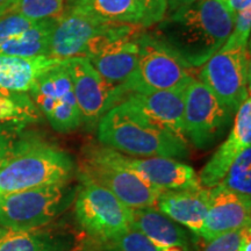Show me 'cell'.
<instances>
[{"instance_id": "cell-28", "label": "cell", "mask_w": 251, "mask_h": 251, "mask_svg": "<svg viewBox=\"0 0 251 251\" xmlns=\"http://www.w3.org/2000/svg\"><path fill=\"white\" fill-rule=\"evenodd\" d=\"M250 227L251 226H248L240 230L230 231L213 238L207 242L202 251H242L243 237Z\"/></svg>"}, {"instance_id": "cell-30", "label": "cell", "mask_w": 251, "mask_h": 251, "mask_svg": "<svg viewBox=\"0 0 251 251\" xmlns=\"http://www.w3.org/2000/svg\"><path fill=\"white\" fill-rule=\"evenodd\" d=\"M144 13V28L155 26L163 20L168 12L165 0H137Z\"/></svg>"}, {"instance_id": "cell-11", "label": "cell", "mask_w": 251, "mask_h": 251, "mask_svg": "<svg viewBox=\"0 0 251 251\" xmlns=\"http://www.w3.org/2000/svg\"><path fill=\"white\" fill-rule=\"evenodd\" d=\"M67 62L43 74L28 92L39 112L58 133H70L83 126Z\"/></svg>"}, {"instance_id": "cell-13", "label": "cell", "mask_w": 251, "mask_h": 251, "mask_svg": "<svg viewBox=\"0 0 251 251\" xmlns=\"http://www.w3.org/2000/svg\"><path fill=\"white\" fill-rule=\"evenodd\" d=\"M112 24H103L76 7L68 8L57 19L49 40L48 56L58 59L85 57L94 37Z\"/></svg>"}, {"instance_id": "cell-15", "label": "cell", "mask_w": 251, "mask_h": 251, "mask_svg": "<svg viewBox=\"0 0 251 251\" xmlns=\"http://www.w3.org/2000/svg\"><path fill=\"white\" fill-rule=\"evenodd\" d=\"M250 222L251 199L220 186L209 188L208 208L200 233L206 242L251 226Z\"/></svg>"}, {"instance_id": "cell-10", "label": "cell", "mask_w": 251, "mask_h": 251, "mask_svg": "<svg viewBox=\"0 0 251 251\" xmlns=\"http://www.w3.org/2000/svg\"><path fill=\"white\" fill-rule=\"evenodd\" d=\"M67 69L83 125L87 130H97L101 118L125 99L127 90L105 79L86 57L69 58Z\"/></svg>"}, {"instance_id": "cell-22", "label": "cell", "mask_w": 251, "mask_h": 251, "mask_svg": "<svg viewBox=\"0 0 251 251\" xmlns=\"http://www.w3.org/2000/svg\"><path fill=\"white\" fill-rule=\"evenodd\" d=\"M67 61L49 56L21 57L0 55V89L28 93L43 74Z\"/></svg>"}, {"instance_id": "cell-29", "label": "cell", "mask_w": 251, "mask_h": 251, "mask_svg": "<svg viewBox=\"0 0 251 251\" xmlns=\"http://www.w3.org/2000/svg\"><path fill=\"white\" fill-rule=\"evenodd\" d=\"M26 127L17 122H0V159L9 151Z\"/></svg>"}, {"instance_id": "cell-4", "label": "cell", "mask_w": 251, "mask_h": 251, "mask_svg": "<svg viewBox=\"0 0 251 251\" xmlns=\"http://www.w3.org/2000/svg\"><path fill=\"white\" fill-rule=\"evenodd\" d=\"M77 172L78 179L98 184L129 208L155 207L163 192L122 165L117 150L101 143L84 147Z\"/></svg>"}, {"instance_id": "cell-12", "label": "cell", "mask_w": 251, "mask_h": 251, "mask_svg": "<svg viewBox=\"0 0 251 251\" xmlns=\"http://www.w3.org/2000/svg\"><path fill=\"white\" fill-rule=\"evenodd\" d=\"M57 19L31 20L19 14L0 17V55L48 56L49 40Z\"/></svg>"}, {"instance_id": "cell-2", "label": "cell", "mask_w": 251, "mask_h": 251, "mask_svg": "<svg viewBox=\"0 0 251 251\" xmlns=\"http://www.w3.org/2000/svg\"><path fill=\"white\" fill-rule=\"evenodd\" d=\"M74 172L75 161L70 153L24 131L0 159V194L69 183Z\"/></svg>"}, {"instance_id": "cell-25", "label": "cell", "mask_w": 251, "mask_h": 251, "mask_svg": "<svg viewBox=\"0 0 251 251\" xmlns=\"http://www.w3.org/2000/svg\"><path fill=\"white\" fill-rule=\"evenodd\" d=\"M67 9L65 0H14L4 15L19 14L31 20H47L61 18Z\"/></svg>"}, {"instance_id": "cell-21", "label": "cell", "mask_w": 251, "mask_h": 251, "mask_svg": "<svg viewBox=\"0 0 251 251\" xmlns=\"http://www.w3.org/2000/svg\"><path fill=\"white\" fill-rule=\"evenodd\" d=\"M130 227L162 247L191 251L193 244L197 243L198 236L163 214L156 207L130 208Z\"/></svg>"}, {"instance_id": "cell-27", "label": "cell", "mask_w": 251, "mask_h": 251, "mask_svg": "<svg viewBox=\"0 0 251 251\" xmlns=\"http://www.w3.org/2000/svg\"><path fill=\"white\" fill-rule=\"evenodd\" d=\"M109 243L114 251H184L179 248L158 246L133 227L113 238Z\"/></svg>"}, {"instance_id": "cell-34", "label": "cell", "mask_w": 251, "mask_h": 251, "mask_svg": "<svg viewBox=\"0 0 251 251\" xmlns=\"http://www.w3.org/2000/svg\"><path fill=\"white\" fill-rule=\"evenodd\" d=\"M14 0H0V17H2L9 6Z\"/></svg>"}, {"instance_id": "cell-6", "label": "cell", "mask_w": 251, "mask_h": 251, "mask_svg": "<svg viewBox=\"0 0 251 251\" xmlns=\"http://www.w3.org/2000/svg\"><path fill=\"white\" fill-rule=\"evenodd\" d=\"M139 61L135 75L127 85L128 92L184 91L192 74L188 65L165 46L152 31L137 35Z\"/></svg>"}, {"instance_id": "cell-3", "label": "cell", "mask_w": 251, "mask_h": 251, "mask_svg": "<svg viewBox=\"0 0 251 251\" xmlns=\"http://www.w3.org/2000/svg\"><path fill=\"white\" fill-rule=\"evenodd\" d=\"M99 143L124 155L143 157L187 158L188 142L163 130L122 100L109 109L97 127Z\"/></svg>"}, {"instance_id": "cell-14", "label": "cell", "mask_w": 251, "mask_h": 251, "mask_svg": "<svg viewBox=\"0 0 251 251\" xmlns=\"http://www.w3.org/2000/svg\"><path fill=\"white\" fill-rule=\"evenodd\" d=\"M122 165L162 191H180L201 187L199 176L191 165L168 157H131L118 151Z\"/></svg>"}, {"instance_id": "cell-1", "label": "cell", "mask_w": 251, "mask_h": 251, "mask_svg": "<svg viewBox=\"0 0 251 251\" xmlns=\"http://www.w3.org/2000/svg\"><path fill=\"white\" fill-rule=\"evenodd\" d=\"M235 12L222 0H198L166 14L152 31L190 68H200L224 46Z\"/></svg>"}, {"instance_id": "cell-8", "label": "cell", "mask_w": 251, "mask_h": 251, "mask_svg": "<svg viewBox=\"0 0 251 251\" xmlns=\"http://www.w3.org/2000/svg\"><path fill=\"white\" fill-rule=\"evenodd\" d=\"M233 114L201 80L196 77L184 91V136L197 149H208L221 140Z\"/></svg>"}, {"instance_id": "cell-32", "label": "cell", "mask_w": 251, "mask_h": 251, "mask_svg": "<svg viewBox=\"0 0 251 251\" xmlns=\"http://www.w3.org/2000/svg\"><path fill=\"white\" fill-rule=\"evenodd\" d=\"M228 5L230 6L235 14H236L237 12L251 7V0H229Z\"/></svg>"}, {"instance_id": "cell-37", "label": "cell", "mask_w": 251, "mask_h": 251, "mask_svg": "<svg viewBox=\"0 0 251 251\" xmlns=\"http://www.w3.org/2000/svg\"><path fill=\"white\" fill-rule=\"evenodd\" d=\"M1 231H2V227H0V234H1Z\"/></svg>"}, {"instance_id": "cell-9", "label": "cell", "mask_w": 251, "mask_h": 251, "mask_svg": "<svg viewBox=\"0 0 251 251\" xmlns=\"http://www.w3.org/2000/svg\"><path fill=\"white\" fill-rule=\"evenodd\" d=\"M75 215L79 227L96 240L109 242L130 227V208L106 188L79 180Z\"/></svg>"}, {"instance_id": "cell-38", "label": "cell", "mask_w": 251, "mask_h": 251, "mask_svg": "<svg viewBox=\"0 0 251 251\" xmlns=\"http://www.w3.org/2000/svg\"><path fill=\"white\" fill-rule=\"evenodd\" d=\"M222 1H226V2H228V1H229V0H222Z\"/></svg>"}, {"instance_id": "cell-26", "label": "cell", "mask_w": 251, "mask_h": 251, "mask_svg": "<svg viewBox=\"0 0 251 251\" xmlns=\"http://www.w3.org/2000/svg\"><path fill=\"white\" fill-rule=\"evenodd\" d=\"M216 186L251 199V147L235 158L224 179Z\"/></svg>"}, {"instance_id": "cell-36", "label": "cell", "mask_w": 251, "mask_h": 251, "mask_svg": "<svg viewBox=\"0 0 251 251\" xmlns=\"http://www.w3.org/2000/svg\"><path fill=\"white\" fill-rule=\"evenodd\" d=\"M198 1V0H184V5H190V4H193V2Z\"/></svg>"}, {"instance_id": "cell-17", "label": "cell", "mask_w": 251, "mask_h": 251, "mask_svg": "<svg viewBox=\"0 0 251 251\" xmlns=\"http://www.w3.org/2000/svg\"><path fill=\"white\" fill-rule=\"evenodd\" d=\"M184 91L128 92L124 100L157 127L186 140L183 129Z\"/></svg>"}, {"instance_id": "cell-33", "label": "cell", "mask_w": 251, "mask_h": 251, "mask_svg": "<svg viewBox=\"0 0 251 251\" xmlns=\"http://www.w3.org/2000/svg\"><path fill=\"white\" fill-rule=\"evenodd\" d=\"M165 1L166 5H168V12H166V14L174 13L175 11L180 8L181 6H184V0H165Z\"/></svg>"}, {"instance_id": "cell-16", "label": "cell", "mask_w": 251, "mask_h": 251, "mask_svg": "<svg viewBox=\"0 0 251 251\" xmlns=\"http://www.w3.org/2000/svg\"><path fill=\"white\" fill-rule=\"evenodd\" d=\"M251 147V100L250 96L235 113L233 127L227 140L211 157L200 171L199 180L202 187L212 188L224 179L235 158L244 149Z\"/></svg>"}, {"instance_id": "cell-35", "label": "cell", "mask_w": 251, "mask_h": 251, "mask_svg": "<svg viewBox=\"0 0 251 251\" xmlns=\"http://www.w3.org/2000/svg\"><path fill=\"white\" fill-rule=\"evenodd\" d=\"M83 1H85V0H65V2H67L68 5V8L75 7V6L81 4Z\"/></svg>"}, {"instance_id": "cell-18", "label": "cell", "mask_w": 251, "mask_h": 251, "mask_svg": "<svg viewBox=\"0 0 251 251\" xmlns=\"http://www.w3.org/2000/svg\"><path fill=\"white\" fill-rule=\"evenodd\" d=\"M140 28L103 46L96 54L86 57L101 76L115 85L127 90V85L135 75L139 61L137 35Z\"/></svg>"}, {"instance_id": "cell-23", "label": "cell", "mask_w": 251, "mask_h": 251, "mask_svg": "<svg viewBox=\"0 0 251 251\" xmlns=\"http://www.w3.org/2000/svg\"><path fill=\"white\" fill-rule=\"evenodd\" d=\"M75 7L103 24L144 27L143 9L137 0H85Z\"/></svg>"}, {"instance_id": "cell-31", "label": "cell", "mask_w": 251, "mask_h": 251, "mask_svg": "<svg viewBox=\"0 0 251 251\" xmlns=\"http://www.w3.org/2000/svg\"><path fill=\"white\" fill-rule=\"evenodd\" d=\"M251 30V7L237 12L234 19V28L230 36L236 41L249 43Z\"/></svg>"}, {"instance_id": "cell-19", "label": "cell", "mask_w": 251, "mask_h": 251, "mask_svg": "<svg viewBox=\"0 0 251 251\" xmlns=\"http://www.w3.org/2000/svg\"><path fill=\"white\" fill-rule=\"evenodd\" d=\"M79 236L67 226L12 230L2 228L0 251H79Z\"/></svg>"}, {"instance_id": "cell-5", "label": "cell", "mask_w": 251, "mask_h": 251, "mask_svg": "<svg viewBox=\"0 0 251 251\" xmlns=\"http://www.w3.org/2000/svg\"><path fill=\"white\" fill-rule=\"evenodd\" d=\"M77 188L64 183L0 194V227L28 230L51 225L74 203Z\"/></svg>"}, {"instance_id": "cell-24", "label": "cell", "mask_w": 251, "mask_h": 251, "mask_svg": "<svg viewBox=\"0 0 251 251\" xmlns=\"http://www.w3.org/2000/svg\"><path fill=\"white\" fill-rule=\"evenodd\" d=\"M40 114L28 93L0 89V122L27 126L39 120Z\"/></svg>"}, {"instance_id": "cell-7", "label": "cell", "mask_w": 251, "mask_h": 251, "mask_svg": "<svg viewBox=\"0 0 251 251\" xmlns=\"http://www.w3.org/2000/svg\"><path fill=\"white\" fill-rule=\"evenodd\" d=\"M199 78L235 114L250 96L249 43L229 35L224 46L201 65Z\"/></svg>"}, {"instance_id": "cell-20", "label": "cell", "mask_w": 251, "mask_h": 251, "mask_svg": "<svg viewBox=\"0 0 251 251\" xmlns=\"http://www.w3.org/2000/svg\"><path fill=\"white\" fill-rule=\"evenodd\" d=\"M209 188L199 187L180 191H163L156 208L178 225L200 237L208 208Z\"/></svg>"}]
</instances>
